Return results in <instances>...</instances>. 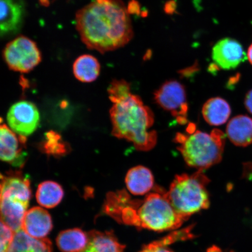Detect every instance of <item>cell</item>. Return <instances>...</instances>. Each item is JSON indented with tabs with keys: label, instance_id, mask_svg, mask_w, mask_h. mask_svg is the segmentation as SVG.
<instances>
[{
	"label": "cell",
	"instance_id": "7c38bea8",
	"mask_svg": "<svg viewBox=\"0 0 252 252\" xmlns=\"http://www.w3.org/2000/svg\"><path fill=\"white\" fill-rule=\"evenodd\" d=\"M30 201L7 194H1V221L16 232L23 228Z\"/></svg>",
	"mask_w": 252,
	"mask_h": 252
},
{
	"label": "cell",
	"instance_id": "e0dca14e",
	"mask_svg": "<svg viewBox=\"0 0 252 252\" xmlns=\"http://www.w3.org/2000/svg\"><path fill=\"white\" fill-rule=\"evenodd\" d=\"M7 252H52V243L47 238L31 237L21 229L15 233Z\"/></svg>",
	"mask_w": 252,
	"mask_h": 252
},
{
	"label": "cell",
	"instance_id": "d6986e66",
	"mask_svg": "<svg viewBox=\"0 0 252 252\" xmlns=\"http://www.w3.org/2000/svg\"><path fill=\"white\" fill-rule=\"evenodd\" d=\"M74 77L84 83H92L99 76L100 64L94 56L83 55L79 56L72 65Z\"/></svg>",
	"mask_w": 252,
	"mask_h": 252
},
{
	"label": "cell",
	"instance_id": "9c48e42d",
	"mask_svg": "<svg viewBox=\"0 0 252 252\" xmlns=\"http://www.w3.org/2000/svg\"><path fill=\"white\" fill-rule=\"evenodd\" d=\"M212 59L223 70H232L247 59L243 46L238 41L226 37L220 39L213 47Z\"/></svg>",
	"mask_w": 252,
	"mask_h": 252
},
{
	"label": "cell",
	"instance_id": "ba28073f",
	"mask_svg": "<svg viewBox=\"0 0 252 252\" xmlns=\"http://www.w3.org/2000/svg\"><path fill=\"white\" fill-rule=\"evenodd\" d=\"M40 115L33 104L22 100L14 104L7 114V122L11 130L22 137L32 134L38 127Z\"/></svg>",
	"mask_w": 252,
	"mask_h": 252
},
{
	"label": "cell",
	"instance_id": "2e32d148",
	"mask_svg": "<svg viewBox=\"0 0 252 252\" xmlns=\"http://www.w3.org/2000/svg\"><path fill=\"white\" fill-rule=\"evenodd\" d=\"M88 244L81 252H124L125 246L118 241L112 232L92 231L88 233Z\"/></svg>",
	"mask_w": 252,
	"mask_h": 252
},
{
	"label": "cell",
	"instance_id": "7a4b0ae2",
	"mask_svg": "<svg viewBox=\"0 0 252 252\" xmlns=\"http://www.w3.org/2000/svg\"><path fill=\"white\" fill-rule=\"evenodd\" d=\"M110 115L114 136L131 142L138 150L147 151L155 147L157 134L150 130L154 115L140 96L131 94L113 103Z\"/></svg>",
	"mask_w": 252,
	"mask_h": 252
},
{
	"label": "cell",
	"instance_id": "52a82bcc",
	"mask_svg": "<svg viewBox=\"0 0 252 252\" xmlns=\"http://www.w3.org/2000/svg\"><path fill=\"white\" fill-rule=\"evenodd\" d=\"M154 100L160 108L171 112L179 124H187L189 108L184 85L176 80L166 81L154 93Z\"/></svg>",
	"mask_w": 252,
	"mask_h": 252
},
{
	"label": "cell",
	"instance_id": "4316f807",
	"mask_svg": "<svg viewBox=\"0 0 252 252\" xmlns=\"http://www.w3.org/2000/svg\"><path fill=\"white\" fill-rule=\"evenodd\" d=\"M244 104L246 109L252 114V90L246 94Z\"/></svg>",
	"mask_w": 252,
	"mask_h": 252
},
{
	"label": "cell",
	"instance_id": "ac0fdd59",
	"mask_svg": "<svg viewBox=\"0 0 252 252\" xmlns=\"http://www.w3.org/2000/svg\"><path fill=\"white\" fill-rule=\"evenodd\" d=\"M231 109L229 103L221 97H213L204 104L202 109L203 118L212 126L222 125L227 122Z\"/></svg>",
	"mask_w": 252,
	"mask_h": 252
},
{
	"label": "cell",
	"instance_id": "277c9868",
	"mask_svg": "<svg viewBox=\"0 0 252 252\" xmlns=\"http://www.w3.org/2000/svg\"><path fill=\"white\" fill-rule=\"evenodd\" d=\"M210 180L203 171H198L191 175L175 176L168 191L163 195L179 216L185 220L210 206L207 186Z\"/></svg>",
	"mask_w": 252,
	"mask_h": 252
},
{
	"label": "cell",
	"instance_id": "f1b7e54d",
	"mask_svg": "<svg viewBox=\"0 0 252 252\" xmlns=\"http://www.w3.org/2000/svg\"><path fill=\"white\" fill-rule=\"evenodd\" d=\"M39 1L40 2L41 4L47 6L50 4V0H39Z\"/></svg>",
	"mask_w": 252,
	"mask_h": 252
},
{
	"label": "cell",
	"instance_id": "8992f818",
	"mask_svg": "<svg viewBox=\"0 0 252 252\" xmlns=\"http://www.w3.org/2000/svg\"><path fill=\"white\" fill-rule=\"evenodd\" d=\"M2 56L10 70L21 73L32 71L42 62L36 43L25 36H19L7 43Z\"/></svg>",
	"mask_w": 252,
	"mask_h": 252
},
{
	"label": "cell",
	"instance_id": "44dd1931",
	"mask_svg": "<svg viewBox=\"0 0 252 252\" xmlns=\"http://www.w3.org/2000/svg\"><path fill=\"white\" fill-rule=\"evenodd\" d=\"M64 196V190L61 185L53 181H45L37 188L36 197L41 206L52 209L61 202Z\"/></svg>",
	"mask_w": 252,
	"mask_h": 252
},
{
	"label": "cell",
	"instance_id": "ffe728a7",
	"mask_svg": "<svg viewBox=\"0 0 252 252\" xmlns=\"http://www.w3.org/2000/svg\"><path fill=\"white\" fill-rule=\"evenodd\" d=\"M88 240V234L81 229L74 228L60 233L56 243L63 252H81L87 247Z\"/></svg>",
	"mask_w": 252,
	"mask_h": 252
},
{
	"label": "cell",
	"instance_id": "30bf717a",
	"mask_svg": "<svg viewBox=\"0 0 252 252\" xmlns=\"http://www.w3.org/2000/svg\"><path fill=\"white\" fill-rule=\"evenodd\" d=\"M1 4V37L15 35L23 26L26 15L24 0H0Z\"/></svg>",
	"mask_w": 252,
	"mask_h": 252
},
{
	"label": "cell",
	"instance_id": "7402d4cb",
	"mask_svg": "<svg viewBox=\"0 0 252 252\" xmlns=\"http://www.w3.org/2000/svg\"><path fill=\"white\" fill-rule=\"evenodd\" d=\"M1 194H7L30 201V183L27 178L19 175L2 176Z\"/></svg>",
	"mask_w": 252,
	"mask_h": 252
},
{
	"label": "cell",
	"instance_id": "484cf974",
	"mask_svg": "<svg viewBox=\"0 0 252 252\" xmlns=\"http://www.w3.org/2000/svg\"><path fill=\"white\" fill-rule=\"evenodd\" d=\"M15 232L5 223L1 221V241H0V252H7L13 240Z\"/></svg>",
	"mask_w": 252,
	"mask_h": 252
},
{
	"label": "cell",
	"instance_id": "603a6c76",
	"mask_svg": "<svg viewBox=\"0 0 252 252\" xmlns=\"http://www.w3.org/2000/svg\"><path fill=\"white\" fill-rule=\"evenodd\" d=\"M189 229H185L170 235L166 238L155 241L149 244L145 245L139 252H173L168 246L179 239L186 238L190 234Z\"/></svg>",
	"mask_w": 252,
	"mask_h": 252
},
{
	"label": "cell",
	"instance_id": "cb8c5ba5",
	"mask_svg": "<svg viewBox=\"0 0 252 252\" xmlns=\"http://www.w3.org/2000/svg\"><path fill=\"white\" fill-rule=\"evenodd\" d=\"M42 148L46 153L53 156L64 155L67 151V146L61 135L53 131L46 133Z\"/></svg>",
	"mask_w": 252,
	"mask_h": 252
},
{
	"label": "cell",
	"instance_id": "d4e9b609",
	"mask_svg": "<svg viewBox=\"0 0 252 252\" xmlns=\"http://www.w3.org/2000/svg\"><path fill=\"white\" fill-rule=\"evenodd\" d=\"M109 97L113 103L131 94L130 84L124 80H113L108 88Z\"/></svg>",
	"mask_w": 252,
	"mask_h": 252
},
{
	"label": "cell",
	"instance_id": "6da1fadb",
	"mask_svg": "<svg viewBox=\"0 0 252 252\" xmlns=\"http://www.w3.org/2000/svg\"><path fill=\"white\" fill-rule=\"evenodd\" d=\"M75 27L84 45L102 54L125 46L134 35L122 0H93L76 12Z\"/></svg>",
	"mask_w": 252,
	"mask_h": 252
},
{
	"label": "cell",
	"instance_id": "5b68a950",
	"mask_svg": "<svg viewBox=\"0 0 252 252\" xmlns=\"http://www.w3.org/2000/svg\"><path fill=\"white\" fill-rule=\"evenodd\" d=\"M133 208L132 225L154 231L178 229L185 220L175 212L163 194H148L137 210L134 209V204Z\"/></svg>",
	"mask_w": 252,
	"mask_h": 252
},
{
	"label": "cell",
	"instance_id": "8fae6325",
	"mask_svg": "<svg viewBox=\"0 0 252 252\" xmlns=\"http://www.w3.org/2000/svg\"><path fill=\"white\" fill-rule=\"evenodd\" d=\"M26 137L17 135L5 125L0 128V157L5 162L15 167L24 165L27 154L23 151Z\"/></svg>",
	"mask_w": 252,
	"mask_h": 252
},
{
	"label": "cell",
	"instance_id": "83f0119b",
	"mask_svg": "<svg viewBox=\"0 0 252 252\" xmlns=\"http://www.w3.org/2000/svg\"><path fill=\"white\" fill-rule=\"evenodd\" d=\"M248 59L252 65V44L250 47H249L248 50Z\"/></svg>",
	"mask_w": 252,
	"mask_h": 252
},
{
	"label": "cell",
	"instance_id": "9a60e30c",
	"mask_svg": "<svg viewBox=\"0 0 252 252\" xmlns=\"http://www.w3.org/2000/svg\"><path fill=\"white\" fill-rule=\"evenodd\" d=\"M230 141L238 147H247L252 143V118L247 115L235 116L226 127Z\"/></svg>",
	"mask_w": 252,
	"mask_h": 252
},
{
	"label": "cell",
	"instance_id": "4fadbf2b",
	"mask_svg": "<svg viewBox=\"0 0 252 252\" xmlns=\"http://www.w3.org/2000/svg\"><path fill=\"white\" fill-rule=\"evenodd\" d=\"M53 228L51 216L46 210L40 207H34L25 214L22 229L31 237L46 238Z\"/></svg>",
	"mask_w": 252,
	"mask_h": 252
},
{
	"label": "cell",
	"instance_id": "5bb4252c",
	"mask_svg": "<svg viewBox=\"0 0 252 252\" xmlns=\"http://www.w3.org/2000/svg\"><path fill=\"white\" fill-rule=\"evenodd\" d=\"M126 187L135 196H143L154 187V179L152 172L143 166H137L130 169L126 176Z\"/></svg>",
	"mask_w": 252,
	"mask_h": 252
},
{
	"label": "cell",
	"instance_id": "3957f363",
	"mask_svg": "<svg viewBox=\"0 0 252 252\" xmlns=\"http://www.w3.org/2000/svg\"><path fill=\"white\" fill-rule=\"evenodd\" d=\"M175 141L187 164L203 171L222 160L225 136L219 129L211 134L196 130L189 135L178 133Z\"/></svg>",
	"mask_w": 252,
	"mask_h": 252
}]
</instances>
